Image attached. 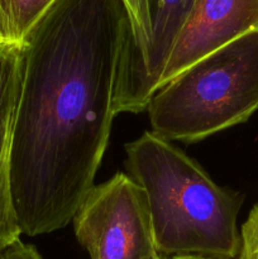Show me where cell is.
Returning a JSON list of instances; mask_svg holds the SVG:
<instances>
[{
	"label": "cell",
	"mask_w": 258,
	"mask_h": 259,
	"mask_svg": "<svg viewBox=\"0 0 258 259\" xmlns=\"http://www.w3.org/2000/svg\"><path fill=\"white\" fill-rule=\"evenodd\" d=\"M124 0H53L19 46L10 184L22 234L72 222L108 147Z\"/></svg>",
	"instance_id": "1"
},
{
	"label": "cell",
	"mask_w": 258,
	"mask_h": 259,
	"mask_svg": "<svg viewBox=\"0 0 258 259\" xmlns=\"http://www.w3.org/2000/svg\"><path fill=\"white\" fill-rule=\"evenodd\" d=\"M125 168L143 189L158 254L234 259L243 196L218 186L185 152L152 132L125 144Z\"/></svg>",
	"instance_id": "2"
},
{
	"label": "cell",
	"mask_w": 258,
	"mask_h": 259,
	"mask_svg": "<svg viewBox=\"0 0 258 259\" xmlns=\"http://www.w3.org/2000/svg\"><path fill=\"white\" fill-rule=\"evenodd\" d=\"M152 133L192 144L258 110V32L205 56L162 86L147 105Z\"/></svg>",
	"instance_id": "3"
},
{
	"label": "cell",
	"mask_w": 258,
	"mask_h": 259,
	"mask_svg": "<svg viewBox=\"0 0 258 259\" xmlns=\"http://www.w3.org/2000/svg\"><path fill=\"white\" fill-rule=\"evenodd\" d=\"M91 259H149L158 254L143 189L124 174L94 185L72 219Z\"/></svg>",
	"instance_id": "4"
},
{
	"label": "cell",
	"mask_w": 258,
	"mask_h": 259,
	"mask_svg": "<svg viewBox=\"0 0 258 259\" xmlns=\"http://www.w3.org/2000/svg\"><path fill=\"white\" fill-rule=\"evenodd\" d=\"M252 32H258V0H194L158 89L202 57Z\"/></svg>",
	"instance_id": "5"
},
{
	"label": "cell",
	"mask_w": 258,
	"mask_h": 259,
	"mask_svg": "<svg viewBox=\"0 0 258 259\" xmlns=\"http://www.w3.org/2000/svg\"><path fill=\"white\" fill-rule=\"evenodd\" d=\"M192 4L194 0H149L151 38L134 70L116 83L115 115L146 110Z\"/></svg>",
	"instance_id": "6"
},
{
	"label": "cell",
	"mask_w": 258,
	"mask_h": 259,
	"mask_svg": "<svg viewBox=\"0 0 258 259\" xmlns=\"http://www.w3.org/2000/svg\"><path fill=\"white\" fill-rule=\"evenodd\" d=\"M14 104L15 95L0 109V250L19 240L22 234L10 184V137Z\"/></svg>",
	"instance_id": "7"
},
{
	"label": "cell",
	"mask_w": 258,
	"mask_h": 259,
	"mask_svg": "<svg viewBox=\"0 0 258 259\" xmlns=\"http://www.w3.org/2000/svg\"><path fill=\"white\" fill-rule=\"evenodd\" d=\"M53 0H0V40L19 47Z\"/></svg>",
	"instance_id": "8"
},
{
	"label": "cell",
	"mask_w": 258,
	"mask_h": 259,
	"mask_svg": "<svg viewBox=\"0 0 258 259\" xmlns=\"http://www.w3.org/2000/svg\"><path fill=\"white\" fill-rule=\"evenodd\" d=\"M124 4L131 17L133 34L128 38L121 53L116 83L125 78L134 70L137 63L144 55L151 38L149 0H124Z\"/></svg>",
	"instance_id": "9"
},
{
	"label": "cell",
	"mask_w": 258,
	"mask_h": 259,
	"mask_svg": "<svg viewBox=\"0 0 258 259\" xmlns=\"http://www.w3.org/2000/svg\"><path fill=\"white\" fill-rule=\"evenodd\" d=\"M18 52L17 46H2L0 47V109L9 103L15 95L18 75Z\"/></svg>",
	"instance_id": "10"
},
{
	"label": "cell",
	"mask_w": 258,
	"mask_h": 259,
	"mask_svg": "<svg viewBox=\"0 0 258 259\" xmlns=\"http://www.w3.org/2000/svg\"><path fill=\"white\" fill-rule=\"evenodd\" d=\"M238 259H258V204L242 225Z\"/></svg>",
	"instance_id": "11"
},
{
	"label": "cell",
	"mask_w": 258,
	"mask_h": 259,
	"mask_svg": "<svg viewBox=\"0 0 258 259\" xmlns=\"http://www.w3.org/2000/svg\"><path fill=\"white\" fill-rule=\"evenodd\" d=\"M0 259H43L33 245L17 240L0 250Z\"/></svg>",
	"instance_id": "12"
},
{
	"label": "cell",
	"mask_w": 258,
	"mask_h": 259,
	"mask_svg": "<svg viewBox=\"0 0 258 259\" xmlns=\"http://www.w3.org/2000/svg\"><path fill=\"white\" fill-rule=\"evenodd\" d=\"M166 259H205V258H199V257H171Z\"/></svg>",
	"instance_id": "13"
},
{
	"label": "cell",
	"mask_w": 258,
	"mask_h": 259,
	"mask_svg": "<svg viewBox=\"0 0 258 259\" xmlns=\"http://www.w3.org/2000/svg\"><path fill=\"white\" fill-rule=\"evenodd\" d=\"M149 259H166V257H163V255H161V254H157L156 257H152Z\"/></svg>",
	"instance_id": "14"
},
{
	"label": "cell",
	"mask_w": 258,
	"mask_h": 259,
	"mask_svg": "<svg viewBox=\"0 0 258 259\" xmlns=\"http://www.w3.org/2000/svg\"><path fill=\"white\" fill-rule=\"evenodd\" d=\"M2 46H8V45H4V43H3L2 40H0V47H2Z\"/></svg>",
	"instance_id": "15"
}]
</instances>
